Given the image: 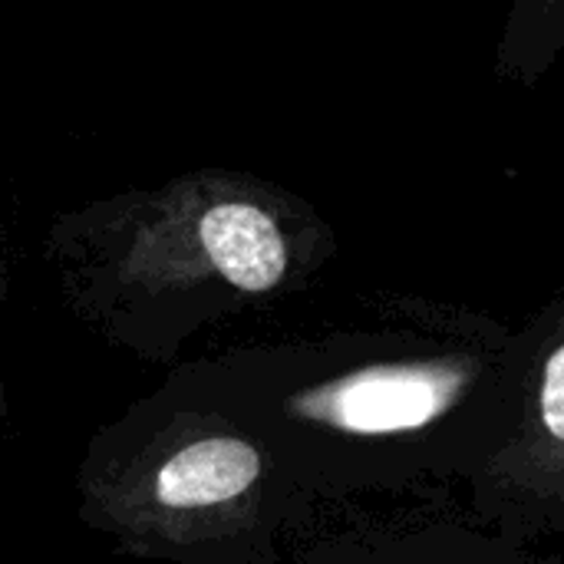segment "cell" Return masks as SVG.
<instances>
[{
    "label": "cell",
    "mask_w": 564,
    "mask_h": 564,
    "mask_svg": "<svg viewBox=\"0 0 564 564\" xmlns=\"http://www.w3.org/2000/svg\"><path fill=\"white\" fill-rule=\"evenodd\" d=\"M327 506L473 486L512 436L525 337L463 304L377 294L347 321L175 367Z\"/></svg>",
    "instance_id": "6da1fadb"
},
{
    "label": "cell",
    "mask_w": 564,
    "mask_h": 564,
    "mask_svg": "<svg viewBox=\"0 0 564 564\" xmlns=\"http://www.w3.org/2000/svg\"><path fill=\"white\" fill-rule=\"evenodd\" d=\"M337 251L297 192L235 169H195L53 218L43 254L69 311L145 364H175L208 324L307 291Z\"/></svg>",
    "instance_id": "7a4b0ae2"
},
{
    "label": "cell",
    "mask_w": 564,
    "mask_h": 564,
    "mask_svg": "<svg viewBox=\"0 0 564 564\" xmlns=\"http://www.w3.org/2000/svg\"><path fill=\"white\" fill-rule=\"evenodd\" d=\"M76 516L119 555L281 564L324 502L218 397L175 367L102 423L73 476Z\"/></svg>",
    "instance_id": "3957f363"
},
{
    "label": "cell",
    "mask_w": 564,
    "mask_h": 564,
    "mask_svg": "<svg viewBox=\"0 0 564 564\" xmlns=\"http://www.w3.org/2000/svg\"><path fill=\"white\" fill-rule=\"evenodd\" d=\"M525 383L512 436L469 486L476 525L529 549L564 539V291L522 327Z\"/></svg>",
    "instance_id": "277c9868"
},
{
    "label": "cell",
    "mask_w": 564,
    "mask_h": 564,
    "mask_svg": "<svg viewBox=\"0 0 564 564\" xmlns=\"http://www.w3.org/2000/svg\"><path fill=\"white\" fill-rule=\"evenodd\" d=\"M281 564H542L469 522H370L294 545Z\"/></svg>",
    "instance_id": "5b68a950"
}]
</instances>
